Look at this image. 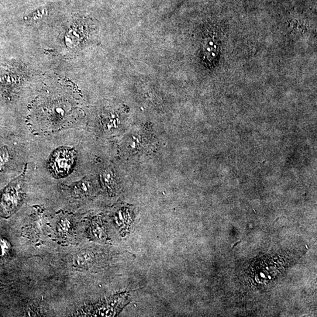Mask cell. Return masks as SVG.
Segmentation results:
<instances>
[{"mask_svg":"<svg viewBox=\"0 0 317 317\" xmlns=\"http://www.w3.org/2000/svg\"><path fill=\"white\" fill-rule=\"evenodd\" d=\"M9 158L10 154L8 148L6 147L0 148V172L8 163Z\"/></svg>","mask_w":317,"mask_h":317,"instance_id":"cell-10","label":"cell"},{"mask_svg":"<svg viewBox=\"0 0 317 317\" xmlns=\"http://www.w3.org/2000/svg\"><path fill=\"white\" fill-rule=\"evenodd\" d=\"M10 250V244L6 239H0V256H5Z\"/></svg>","mask_w":317,"mask_h":317,"instance_id":"cell-11","label":"cell"},{"mask_svg":"<svg viewBox=\"0 0 317 317\" xmlns=\"http://www.w3.org/2000/svg\"><path fill=\"white\" fill-rule=\"evenodd\" d=\"M116 225L122 232H126L132 223V216L130 213L126 210H120L115 216Z\"/></svg>","mask_w":317,"mask_h":317,"instance_id":"cell-7","label":"cell"},{"mask_svg":"<svg viewBox=\"0 0 317 317\" xmlns=\"http://www.w3.org/2000/svg\"><path fill=\"white\" fill-rule=\"evenodd\" d=\"M94 253L89 251H83L74 256L72 264L75 267L87 268L94 263Z\"/></svg>","mask_w":317,"mask_h":317,"instance_id":"cell-6","label":"cell"},{"mask_svg":"<svg viewBox=\"0 0 317 317\" xmlns=\"http://www.w3.org/2000/svg\"><path fill=\"white\" fill-rule=\"evenodd\" d=\"M23 178L16 179L6 188L0 199V215L9 217L22 205L23 200Z\"/></svg>","mask_w":317,"mask_h":317,"instance_id":"cell-2","label":"cell"},{"mask_svg":"<svg viewBox=\"0 0 317 317\" xmlns=\"http://www.w3.org/2000/svg\"><path fill=\"white\" fill-rule=\"evenodd\" d=\"M282 265L278 260L269 257H263L255 260L251 264L249 270V276L252 278L253 283L266 284L268 282L274 280L280 272Z\"/></svg>","mask_w":317,"mask_h":317,"instance_id":"cell-1","label":"cell"},{"mask_svg":"<svg viewBox=\"0 0 317 317\" xmlns=\"http://www.w3.org/2000/svg\"><path fill=\"white\" fill-rule=\"evenodd\" d=\"M101 181L103 188L109 194H112L116 191L117 181L115 175L110 169H106L101 172Z\"/></svg>","mask_w":317,"mask_h":317,"instance_id":"cell-5","label":"cell"},{"mask_svg":"<svg viewBox=\"0 0 317 317\" xmlns=\"http://www.w3.org/2000/svg\"><path fill=\"white\" fill-rule=\"evenodd\" d=\"M75 157V151L70 148L63 147L57 149L50 158L51 170L57 177L68 175L73 167Z\"/></svg>","mask_w":317,"mask_h":317,"instance_id":"cell-3","label":"cell"},{"mask_svg":"<svg viewBox=\"0 0 317 317\" xmlns=\"http://www.w3.org/2000/svg\"><path fill=\"white\" fill-rule=\"evenodd\" d=\"M104 226L101 223H94L91 226V234L97 240H104L106 239V231Z\"/></svg>","mask_w":317,"mask_h":317,"instance_id":"cell-9","label":"cell"},{"mask_svg":"<svg viewBox=\"0 0 317 317\" xmlns=\"http://www.w3.org/2000/svg\"><path fill=\"white\" fill-rule=\"evenodd\" d=\"M92 183L84 179L74 186L72 188V193L77 198L87 197L92 194Z\"/></svg>","mask_w":317,"mask_h":317,"instance_id":"cell-8","label":"cell"},{"mask_svg":"<svg viewBox=\"0 0 317 317\" xmlns=\"http://www.w3.org/2000/svg\"><path fill=\"white\" fill-rule=\"evenodd\" d=\"M144 133L138 131L133 133L127 137L125 142V147L127 153L130 154L135 153L140 150H142V148H145V144L147 137L144 136Z\"/></svg>","mask_w":317,"mask_h":317,"instance_id":"cell-4","label":"cell"}]
</instances>
